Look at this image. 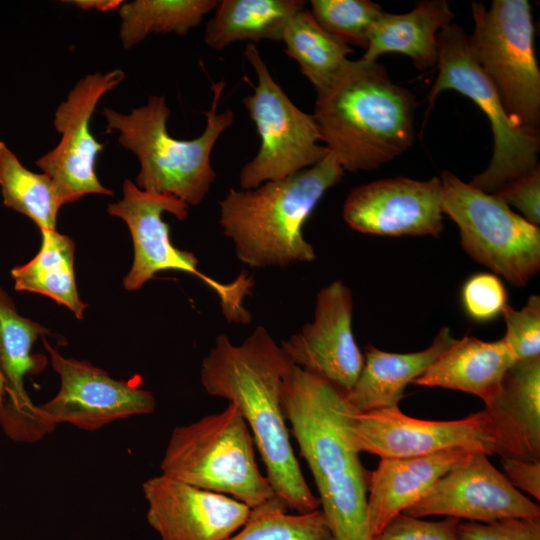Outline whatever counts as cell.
Wrapping results in <instances>:
<instances>
[{"label":"cell","instance_id":"36","mask_svg":"<svg viewBox=\"0 0 540 540\" xmlns=\"http://www.w3.org/2000/svg\"><path fill=\"white\" fill-rule=\"evenodd\" d=\"M509 207L513 206L531 224H540V166L505 183L493 193Z\"/></svg>","mask_w":540,"mask_h":540},{"label":"cell","instance_id":"1","mask_svg":"<svg viewBox=\"0 0 540 540\" xmlns=\"http://www.w3.org/2000/svg\"><path fill=\"white\" fill-rule=\"evenodd\" d=\"M294 366L263 327L240 344L226 335L215 339L203 359L205 391L233 403L252 434L275 495L296 513L320 509L294 454L282 406L283 380Z\"/></svg>","mask_w":540,"mask_h":540},{"label":"cell","instance_id":"3","mask_svg":"<svg viewBox=\"0 0 540 540\" xmlns=\"http://www.w3.org/2000/svg\"><path fill=\"white\" fill-rule=\"evenodd\" d=\"M316 93L321 141L344 171L374 170L412 145L414 96L377 61L348 60Z\"/></svg>","mask_w":540,"mask_h":540},{"label":"cell","instance_id":"27","mask_svg":"<svg viewBox=\"0 0 540 540\" xmlns=\"http://www.w3.org/2000/svg\"><path fill=\"white\" fill-rule=\"evenodd\" d=\"M281 41L285 53L299 64L316 92L334 79L353 52L349 45L324 30L306 8L288 21Z\"/></svg>","mask_w":540,"mask_h":540},{"label":"cell","instance_id":"11","mask_svg":"<svg viewBox=\"0 0 540 540\" xmlns=\"http://www.w3.org/2000/svg\"><path fill=\"white\" fill-rule=\"evenodd\" d=\"M244 55L257 75L253 93L242 102L260 137L256 156L239 174L240 189H253L310 168L328 154L313 115L299 109L272 77L256 45Z\"/></svg>","mask_w":540,"mask_h":540},{"label":"cell","instance_id":"17","mask_svg":"<svg viewBox=\"0 0 540 540\" xmlns=\"http://www.w3.org/2000/svg\"><path fill=\"white\" fill-rule=\"evenodd\" d=\"M441 198L438 177L380 179L354 188L342 215L352 229L365 234L438 238L443 230Z\"/></svg>","mask_w":540,"mask_h":540},{"label":"cell","instance_id":"15","mask_svg":"<svg viewBox=\"0 0 540 540\" xmlns=\"http://www.w3.org/2000/svg\"><path fill=\"white\" fill-rule=\"evenodd\" d=\"M352 314L350 289L342 281H334L318 292L314 320L280 345L295 366L345 395L364 364L353 335Z\"/></svg>","mask_w":540,"mask_h":540},{"label":"cell","instance_id":"24","mask_svg":"<svg viewBox=\"0 0 540 540\" xmlns=\"http://www.w3.org/2000/svg\"><path fill=\"white\" fill-rule=\"evenodd\" d=\"M455 15L445 0L420 1L409 12H383L370 30L365 53L359 59L375 62L386 53L409 56L415 67L437 66L438 34L452 24Z\"/></svg>","mask_w":540,"mask_h":540},{"label":"cell","instance_id":"39","mask_svg":"<svg viewBox=\"0 0 540 540\" xmlns=\"http://www.w3.org/2000/svg\"><path fill=\"white\" fill-rule=\"evenodd\" d=\"M5 401H6L5 382L0 372V412L3 409Z\"/></svg>","mask_w":540,"mask_h":540},{"label":"cell","instance_id":"23","mask_svg":"<svg viewBox=\"0 0 540 540\" xmlns=\"http://www.w3.org/2000/svg\"><path fill=\"white\" fill-rule=\"evenodd\" d=\"M515 358L504 341L465 336L447 348L414 384L473 394L488 404Z\"/></svg>","mask_w":540,"mask_h":540},{"label":"cell","instance_id":"30","mask_svg":"<svg viewBox=\"0 0 540 540\" xmlns=\"http://www.w3.org/2000/svg\"><path fill=\"white\" fill-rule=\"evenodd\" d=\"M226 540H335L328 522L317 509L290 513L276 496L251 509L244 525Z\"/></svg>","mask_w":540,"mask_h":540},{"label":"cell","instance_id":"19","mask_svg":"<svg viewBox=\"0 0 540 540\" xmlns=\"http://www.w3.org/2000/svg\"><path fill=\"white\" fill-rule=\"evenodd\" d=\"M47 333L41 324L21 316L0 287V372L6 390L0 426L15 442L33 443L48 435L24 387V378L41 372L47 364L45 356L32 354L33 344Z\"/></svg>","mask_w":540,"mask_h":540},{"label":"cell","instance_id":"2","mask_svg":"<svg viewBox=\"0 0 540 540\" xmlns=\"http://www.w3.org/2000/svg\"><path fill=\"white\" fill-rule=\"evenodd\" d=\"M282 406L335 540H371L369 473L352 431L357 411L345 394L295 365L283 380Z\"/></svg>","mask_w":540,"mask_h":540},{"label":"cell","instance_id":"13","mask_svg":"<svg viewBox=\"0 0 540 540\" xmlns=\"http://www.w3.org/2000/svg\"><path fill=\"white\" fill-rule=\"evenodd\" d=\"M124 78L122 69L88 74L74 85L55 110L53 124L61 139L54 149L36 161V166L52 179L65 204L87 194L113 195L96 174V159L104 144L93 136L90 121L103 95Z\"/></svg>","mask_w":540,"mask_h":540},{"label":"cell","instance_id":"14","mask_svg":"<svg viewBox=\"0 0 540 540\" xmlns=\"http://www.w3.org/2000/svg\"><path fill=\"white\" fill-rule=\"evenodd\" d=\"M352 431L361 452L380 458H408L462 448L495 453V435L485 411L449 421L422 420L404 414L398 407L353 417Z\"/></svg>","mask_w":540,"mask_h":540},{"label":"cell","instance_id":"25","mask_svg":"<svg viewBox=\"0 0 540 540\" xmlns=\"http://www.w3.org/2000/svg\"><path fill=\"white\" fill-rule=\"evenodd\" d=\"M302 0H222L204 30L205 44L222 50L237 41H281L288 21L304 10Z\"/></svg>","mask_w":540,"mask_h":540},{"label":"cell","instance_id":"8","mask_svg":"<svg viewBox=\"0 0 540 540\" xmlns=\"http://www.w3.org/2000/svg\"><path fill=\"white\" fill-rule=\"evenodd\" d=\"M122 192V199L109 204L107 213L127 224L134 245L133 264L123 279L125 289H140L161 271L193 274L215 292L229 322L249 323L251 314L243 302L254 286L253 277L243 271L230 283L220 282L199 271L193 253L171 243L169 225L162 214L170 213L182 221L188 216V205L171 196L146 192L129 179L124 180Z\"/></svg>","mask_w":540,"mask_h":540},{"label":"cell","instance_id":"5","mask_svg":"<svg viewBox=\"0 0 540 540\" xmlns=\"http://www.w3.org/2000/svg\"><path fill=\"white\" fill-rule=\"evenodd\" d=\"M225 82L213 83L210 108L204 112L206 126L194 139L180 140L167 130L170 109L164 96L152 95L145 105L123 114L104 108L106 132L117 131L118 142L135 154L140 169L136 186L146 192L171 196L188 206L199 205L208 194L216 173L212 150L222 133L232 125L234 114L217 107Z\"/></svg>","mask_w":540,"mask_h":540},{"label":"cell","instance_id":"37","mask_svg":"<svg viewBox=\"0 0 540 540\" xmlns=\"http://www.w3.org/2000/svg\"><path fill=\"white\" fill-rule=\"evenodd\" d=\"M504 475L516 488L540 500V461L501 458Z\"/></svg>","mask_w":540,"mask_h":540},{"label":"cell","instance_id":"20","mask_svg":"<svg viewBox=\"0 0 540 540\" xmlns=\"http://www.w3.org/2000/svg\"><path fill=\"white\" fill-rule=\"evenodd\" d=\"M501 458L540 461V357L517 360L484 409Z\"/></svg>","mask_w":540,"mask_h":540},{"label":"cell","instance_id":"6","mask_svg":"<svg viewBox=\"0 0 540 540\" xmlns=\"http://www.w3.org/2000/svg\"><path fill=\"white\" fill-rule=\"evenodd\" d=\"M250 429L233 403L173 429L161 474L232 497L251 509L276 497L255 457Z\"/></svg>","mask_w":540,"mask_h":540},{"label":"cell","instance_id":"18","mask_svg":"<svg viewBox=\"0 0 540 540\" xmlns=\"http://www.w3.org/2000/svg\"><path fill=\"white\" fill-rule=\"evenodd\" d=\"M142 491L147 522L160 540H226L251 511L232 497L163 474L144 481Z\"/></svg>","mask_w":540,"mask_h":540},{"label":"cell","instance_id":"22","mask_svg":"<svg viewBox=\"0 0 540 540\" xmlns=\"http://www.w3.org/2000/svg\"><path fill=\"white\" fill-rule=\"evenodd\" d=\"M455 340L450 329L442 327L432 344L417 352L393 353L368 345L362 370L346 399L359 413L398 407L408 384L421 376Z\"/></svg>","mask_w":540,"mask_h":540},{"label":"cell","instance_id":"31","mask_svg":"<svg viewBox=\"0 0 540 540\" xmlns=\"http://www.w3.org/2000/svg\"><path fill=\"white\" fill-rule=\"evenodd\" d=\"M309 10L318 24L347 45L367 47L371 28L384 12L369 0H312Z\"/></svg>","mask_w":540,"mask_h":540},{"label":"cell","instance_id":"34","mask_svg":"<svg viewBox=\"0 0 540 540\" xmlns=\"http://www.w3.org/2000/svg\"><path fill=\"white\" fill-rule=\"evenodd\" d=\"M460 522L453 517L440 521L425 520L402 512L371 540H459L457 526Z\"/></svg>","mask_w":540,"mask_h":540},{"label":"cell","instance_id":"7","mask_svg":"<svg viewBox=\"0 0 540 540\" xmlns=\"http://www.w3.org/2000/svg\"><path fill=\"white\" fill-rule=\"evenodd\" d=\"M474 30L469 45L491 80L510 119L539 133L540 71L534 49L531 6L526 0L471 3Z\"/></svg>","mask_w":540,"mask_h":540},{"label":"cell","instance_id":"32","mask_svg":"<svg viewBox=\"0 0 540 540\" xmlns=\"http://www.w3.org/2000/svg\"><path fill=\"white\" fill-rule=\"evenodd\" d=\"M501 314L506 324V333L502 340L515 360L540 357L539 295L530 296L520 310L507 304Z\"/></svg>","mask_w":540,"mask_h":540},{"label":"cell","instance_id":"9","mask_svg":"<svg viewBox=\"0 0 540 540\" xmlns=\"http://www.w3.org/2000/svg\"><path fill=\"white\" fill-rule=\"evenodd\" d=\"M438 74L429 94V109L444 90H456L470 98L490 122L494 150L488 167L469 182L493 194L505 183L531 171L538 164L539 133L516 125L501 98L474 58L469 35L452 23L438 34Z\"/></svg>","mask_w":540,"mask_h":540},{"label":"cell","instance_id":"16","mask_svg":"<svg viewBox=\"0 0 540 540\" xmlns=\"http://www.w3.org/2000/svg\"><path fill=\"white\" fill-rule=\"evenodd\" d=\"M403 513L487 523L507 517L540 518V507L516 489L486 453L475 451Z\"/></svg>","mask_w":540,"mask_h":540},{"label":"cell","instance_id":"28","mask_svg":"<svg viewBox=\"0 0 540 540\" xmlns=\"http://www.w3.org/2000/svg\"><path fill=\"white\" fill-rule=\"evenodd\" d=\"M216 0H135L119 8V37L130 49L153 33L186 35L215 10Z\"/></svg>","mask_w":540,"mask_h":540},{"label":"cell","instance_id":"26","mask_svg":"<svg viewBox=\"0 0 540 540\" xmlns=\"http://www.w3.org/2000/svg\"><path fill=\"white\" fill-rule=\"evenodd\" d=\"M41 248L28 263L14 267L11 276L17 291L52 298L82 319L87 304L78 294L74 274L73 240L56 230H42Z\"/></svg>","mask_w":540,"mask_h":540},{"label":"cell","instance_id":"38","mask_svg":"<svg viewBox=\"0 0 540 540\" xmlns=\"http://www.w3.org/2000/svg\"><path fill=\"white\" fill-rule=\"evenodd\" d=\"M64 2L72 4L81 10H96L98 12H109L115 11L116 9L119 10L121 5L124 3L122 0H71Z\"/></svg>","mask_w":540,"mask_h":540},{"label":"cell","instance_id":"21","mask_svg":"<svg viewBox=\"0 0 540 540\" xmlns=\"http://www.w3.org/2000/svg\"><path fill=\"white\" fill-rule=\"evenodd\" d=\"M473 452L455 448L419 457L380 458L368 480L367 524L371 539Z\"/></svg>","mask_w":540,"mask_h":540},{"label":"cell","instance_id":"12","mask_svg":"<svg viewBox=\"0 0 540 540\" xmlns=\"http://www.w3.org/2000/svg\"><path fill=\"white\" fill-rule=\"evenodd\" d=\"M43 343L60 377L57 394L36 405L37 419L47 434L63 423L96 431L117 420L154 412L156 400L150 391L113 379L87 361L64 357L45 339Z\"/></svg>","mask_w":540,"mask_h":540},{"label":"cell","instance_id":"33","mask_svg":"<svg viewBox=\"0 0 540 540\" xmlns=\"http://www.w3.org/2000/svg\"><path fill=\"white\" fill-rule=\"evenodd\" d=\"M462 301L472 319L484 322L502 313L507 305V293L496 275L479 273L465 282Z\"/></svg>","mask_w":540,"mask_h":540},{"label":"cell","instance_id":"10","mask_svg":"<svg viewBox=\"0 0 540 540\" xmlns=\"http://www.w3.org/2000/svg\"><path fill=\"white\" fill-rule=\"evenodd\" d=\"M441 210L458 226L461 245L476 262L525 286L540 269V230L494 194L441 174Z\"/></svg>","mask_w":540,"mask_h":540},{"label":"cell","instance_id":"35","mask_svg":"<svg viewBox=\"0 0 540 540\" xmlns=\"http://www.w3.org/2000/svg\"><path fill=\"white\" fill-rule=\"evenodd\" d=\"M457 535L459 540H540V518L507 517L487 523L460 522Z\"/></svg>","mask_w":540,"mask_h":540},{"label":"cell","instance_id":"29","mask_svg":"<svg viewBox=\"0 0 540 540\" xmlns=\"http://www.w3.org/2000/svg\"><path fill=\"white\" fill-rule=\"evenodd\" d=\"M0 187L3 204L42 230H55L59 209L65 205L52 179L27 169L0 140Z\"/></svg>","mask_w":540,"mask_h":540},{"label":"cell","instance_id":"4","mask_svg":"<svg viewBox=\"0 0 540 540\" xmlns=\"http://www.w3.org/2000/svg\"><path fill=\"white\" fill-rule=\"evenodd\" d=\"M344 170L329 153L316 165L253 189L230 188L220 201L219 223L237 257L251 268L312 262L316 255L303 226Z\"/></svg>","mask_w":540,"mask_h":540}]
</instances>
